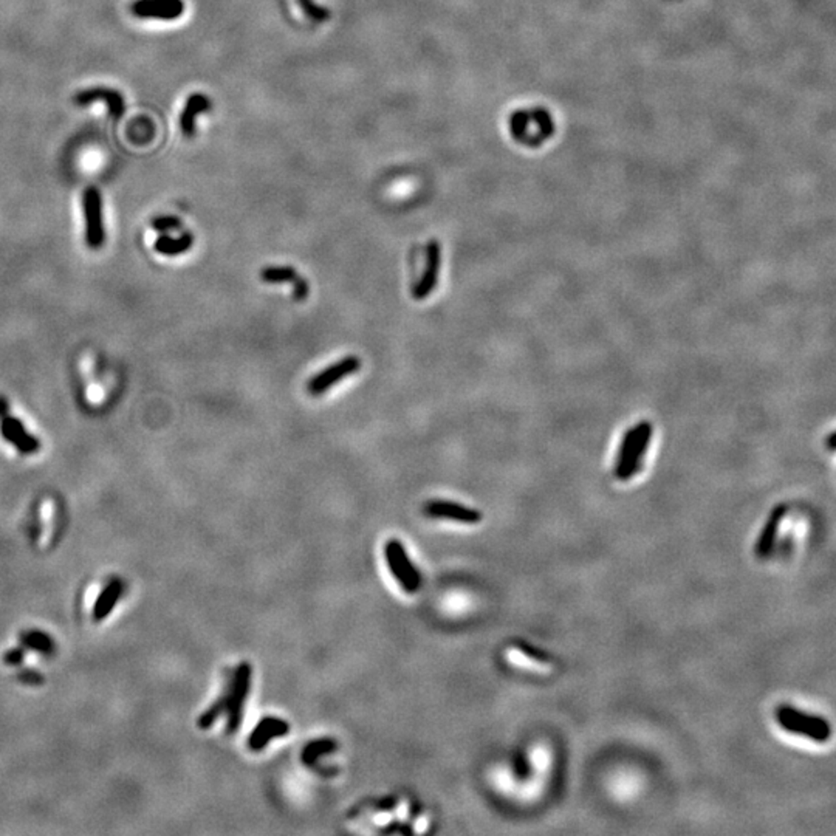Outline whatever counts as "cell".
<instances>
[{
  "mask_svg": "<svg viewBox=\"0 0 836 836\" xmlns=\"http://www.w3.org/2000/svg\"><path fill=\"white\" fill-rule=\"evenodd\" d=\"M293 293H294V298H296L298 301H302V299H305L308 296L310 285H308V282L305 281L304 277H302L301 281L296 285H294V291Z\"/></svg>",
  "mask_w": 836,
  "mask_h": 836,
  "instance_id": "obj_23",
  "label": "cell"
},
{
  "mask_svg": "<svg viewBox=\"0 0 836 836\" xmlns=\"http://www.w3.org/2000/svg\"><path fill=\"white\" fill-rule=\"evenodd\" d=\"M132 13L143 19L174 20L185 13V4L183 0H137Z\"/></svg>",
  "mask_w": 836,
  "mask_h": 836,
  "instance_id": "obj_8",
  "label": "cell"
},
{
  "mask_svg": "<svg viewBox=\"0 0 836 836\" xmlns=\"http://www.w3.org/2000/svg\"><path fill=\"white\" fill-rule=\"evenodd\" d=\"M829 446H832V448H836V434L832 435L830 439H829Z\"/></svg>",
  "mask_w": 836,
  "mask_h": 836,
  "instance_id": "obj_24",
  "label": "cell"
},
{
  "mask_svg": "<svg viewBox=\"0 0 836 836\" xmlns=\"http://www.w3.org/2000/svg\"><path fill=\"white\" fill-rule=\"evenodd\" d=\"M229 698H231V681L228 683L226 691L222 692L219 698L214 702L208 710H206L197 720V727L202 729H210L214 723L217 722L220 715L225 714L229 710Z\"/></svg>",
  "mask_w": 836,
  "mask_h": 836,
  "instance_id": "obj_14",
  "label": "cell"
},
{
  "mask_svg": "<svg viewBox=\"0 0 836 836\" xmlns=\"http://www.w3.org/2000/svg\"><path fill=\"white\" fill-rule=\"evenodd\" d=\"M777 719L784 728L799 732V734H807L811 739L825 740L830 734V729L824 720L799 714L798 711L788 710V708L777 711Z\"/></svg>",
  "mask_w": 836,
  "mask_h": 836,
  "instance_id": "obj_6",
  "label": "cell"
},
{
  "mask_svg": "<svg viewBox=\"0 0 836 836\" xmlns=\"http://www.w3.org/2000/svg\"><path fill=\"white\" fill-rule=\"evenodd\" d=\"M650 439H652V425L649 423V421H641L640 432L632 446L631 456H629L623 469L615 474L618 480H623V482L629 480V479H632L636 473H638V469L641 466V460L644 456H646V452L649 449Z\"/></svg>",
  "mask_w": 836,
  "mask_h": 836,
  "instance_id": "obj_12",
  "label": "cell"
},
{
  "mask_svg": "<svg viewBox=\"0 0 836 836\" xmlns=\"http://www.w3.org/2000/svg\"><path fill=\"white\" fill-rule=\"evenodd\" d=\"M640 428H641V423L635 425L634 428L629 429V431H627V432H626V435H624L623 442H621L619 451H618V456H617V468H615V474H617V473H619L621 469H623V466L626 465V461H627L629 456H631L632 446H634V443H635V440H636V437H638Z\"/></svg>",
  "mask_w": 836,
  "mask_h": 836,
  "instance_id": "obj_19",
  "label": "cell"
},
{
  "mask_svg": "<svg viewBox=\"0 0 836 836\" xmlns=\"http://www.w3.org/2000/svg\"><path fill=\"white\" fill-rule=\"evenodd\" d=\"M193 243L194 237L189 233L180 237H171L164 234L155 242V250L160 254H164V256H178V254L190 250Z\"/></svg>",
  "mask_w": 836,
  "mask_h": 836,
  "instance_id": "obj_15",
  "label": "cell"
},
{
  "mask_svg": "<svg viewBox=\"0 0 836 836\" xmlns=\"http://www.w3.org/2000/svg\"><path fill=\"white\" fill-rule=\"evenodd\" d=\"M290 732V723L277 717L262 719L253 729L248 739V746L253 751H262L273 739L282 737Z\"/></svg>",
  "mask_w": 836,
  "mask_h": 836,
  "instance_id": "obj_11",
  "label": "cell"
},
{
  "mask_svg": "<svg viewBox=\"0 0 836 836\" xmlns=\"http://www.w3.org/2000/svg\"><path fill=\"white\" fill-rule=\"evenodd\" d=\"M83 208L85 216V238L90 248H101L104 243V225H102V202L97 188H87L83 195Z\"/></svg>",
  "mask_w": 836,
  "mask_h": 836,
  "instance_id": "obj_4",
  "label": "cell"
},
{
  "mask_svg": "<svg viewBox=\"0 0 836 836\" xmlns=\"http://www.w3.org/2000/svg\"><path fill=\"white\" fill-rule=\"evenodd\" d=\"M440 265H442L440 245L437 241H431L428 246L426 268L423 272V276H421V279H420V282L416 286V290H413V298L418 299V301L426 299L429 294L435 290L437 282H439Z\"/></svg>",
  "mask_w": 836,
  "mask_h": 836,
  "instance_id": "obj_9",
  "label": "cell"
},
{
  "mask_svg": "<svg viewBox=\"0 0 836 836\" xmlns=\"http://www.w3.org/2000/svg\"><path fill=\"white\" fill-rule=\"evenodd\" d=\"M260 279L265 284L296 285L302 279V276L293 267H265L260 272Z\"/></svg>",
  "mask_w": 836,
  "mask_h": 836,
  "instance_id": "obj_16",
  "label": "cell"
},
{
  "mask_svg": "<svg viewBox=\"0 0 836 836\" xmlns=\"http://www.w3.org/2000/svg\"><path fill=\"white\" fill-rule=\"evenodd\" d=\"M211 109V104L208 98L205 97L202 93H194L190 95L188 98L185 109L181 111V116H180V126H181V131L188 137H193L194 132H195V118L203 114V111H208Z\"/></svg>",
  "mask_w": 836,
  "mask_h": 836,
  "instance_id": "obj_13",
  "label": "cell"
},
{
  "mask_svg": "<svg viewBox=\"0 0 836 836\" xmlns=\"http://www.w3.org/2000/svg\"><path fill=\"white\" fill-rule=\"evenodd\" d=\"M384 553L390 571L404 588V592L416 593L421 584L420 573L413 567L411 557L406 553L404 545L398 539H392L386 544Z\"/></svg>",
  "mask_w": 836,
  "mask_h": 836,
  "instance_id": "obj_2",
  "label": "cell"
},
{
  "mask_svg": "<svg viewBox=\"0 0 836 836\" xmlns=\"http://www.w3.org/2000/svg\"><path fill=\"white\" fill-rule=\"evenodd\" d=\"M780 517H782V514H780L779 511H776L773 516H771V519L768 521V523L765 525V530H763V533H762L759 544H758V547H756V552H758L759 556L767 555L770 552L771 545H773L775 538H776V533H777Z\"/></svg>",
  "mask_w": 836,
  "mask_h": 836,
  "instance_id": "obj_18",
  "label": "cell"
},
{
  "mask_svg": "<svg viewBox=\"0 0 836 836\" xmlns=\"http://www.w3.org/2000/svg\"><path fill=\"white\" fill-rule=\"evenodd\" d=\"M152 225H154V228L157 231H160V233H169V231L180 229L181 228V222L177 217L164 216V217L155 219Z\"/></svg>",
  "mask_w": 836,
  "mask_h": 836,
  "instance_id": "obj_21",
  "label": "cell"
},
{
  "mask_svg": "<svg viewBox=\"0 0 836 836\" xmlns=\"http://www.w3.org/2000/svg\"><path fill=\"white\" fill-rule=\"evenodd\" d=\"M95 101L106 102L109 109V114L115 119L121 118L126 110V102L123 95L114 89H106V87H95V89H87L79 92L75 97V102L78 106L92 104Z\"/></svg>",
  "mask_w": 836,
  "mask_h": 836,
  "instance_id": "obj_10",
  "label": "cell"
},
{
  "mask_svg": "<svg viewBox=\"0 0 836 836\" xmlns=\"http://www.w3.org/2000/svg\"><path fill=\"white\" fill-rule=\"evenodd\" d=\"M253 679V667L248 662H243L237 666L236 672L231 680V698H229V710H228V725L226 731L228 734H234L238 731L243 719V710L246 698L250 696Z\"/></svg>",
  "mask_w": 836,
  "mask_h": 836,
  "instance_id": "obj_1",
  "label": "cell"
},
{
  "mask_svg": "<svg viewBox=\"0 0 836 836\" xmlns=\"http://www.w3.org/2000/svg\"><path fill=\"white\" fill-rule=\"evenodd\" d=\"M361 369V360L356 356H346L342 360L330 364L327 369L316 373V375L308 381L307 390L310 395L317 396L327 392L330 387L341 383L342 380L353 375Z\"/></svg>",
  "mask_w": 836,
  "mask_h": 836,
  "instance_id": "obj_3",
  "label": "cell"
},
{
  "mask_svg": "<svg viewBox=\"0 0 836 836\" xmlns=\"http://www.w3.org/2000/svg\"><path fill=\"white\" fill-rule=\"evenodd\" d=\"M0 423H2V428H0L2 435L16 446V449H19L22 454H33L39 449V442L23 428L18 418L11 416L4 398H0Z\"/></svg>",
  "mask_w": 836,
  "mask_h": 836,
  "instance_id": "obj_5",
  "label": "cell"
},
{
  "mask_svg": "<svg viewBox=\"0 0 836 836\" xmlns=\"http://www.w3.org/2000/svg\"><path fill=\"white\" fill-rule=\"evenodd\" d=\"M298 2H299V6L302 8V11H304L308 18H312L316 22L329 20L330 11L327 10V8L317 5L315 0H298Z\"/></svg>",
  "mask_w": 836,
  "mask_h": 836,
  "instance_id": "obj_20",
  "label": "cell"
},
{
  "mask_svg": "<svg viewBox=\"0 0 836 836\" xmlns=\"http://www.w3.org/2000/svg\"><path fill=\"white\" fill-rule=\"evenodd\" d=\"M425 513L435 519H448L461 523H479L482 521L480 511L465 505L454 504L449 500H429L425 505Z\"/></svg>",
  "mask_w": 836,
  "mask_h": 836,
  "instance_id": "obj_7",
  "label": "cell"
},
{
  "mask_svg": "<svg viewBox=\"0 0 836 836\" xmlns=\"http://www.w3.org/2000/svg\"><path fill=\"white\" fill-rule=\"evenodd\" d=\"M334 748H337V742H334V740H332V739L313 740V742L305 745L304 753H302V759H304L307 765H313V763L320 759L321 756L333 753Z\"/></svg>",
  "mask_w": 836,
  "mask_h": 836,
  "instance_id": "obj_17",
  "label": "cell"
},
{
  "mask_svg": "<svg viewBox=\"0 0 836 836\" xmlns=\"http://www.w3.org/2000/svg\"><path fill=\"white\" fill-rule=\"evenodd\" d=\"M517 648H519L522 650L523 655H527V657H530L533 660H536V662H547V655L544 654V652H539L538 649L530 648V646H527V644H523V643L517 644Z\"/></svg>",
  "mask_w": 836,
  "mask_h": 836,
  "instance_id": "obj_22",
  "label": "cell"
}]
</instances>
